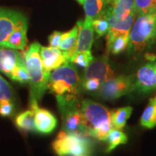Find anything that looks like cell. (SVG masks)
<instances>
[{
    "label": "cell",
    "instance_id": "cell-1",
    "mask_svg": "<svg viewBox=\"0 0 156 156\" xmlns=\"http://www.w3.org/2000/svg\"><path fill=\"white\" fill-rule=\"evenodd\" d=\"M81 79L73 62H67L50 73L48 89L57 103L80 101Z\"/></svg>",
    "mask_w": 156,
    "mask_h": 156
},
{
    "label": "cell",
    "instance_id": "cell-2",
    "mask_svg": "<svg viewBox=\"0 0 156 156\" xmlns=\"http://www.w3.org/2000/svg\"><path fill=\"white\" fill-rule=\"evenodd\" d=\"M80 111L88 136L106 141L112 131V112L106 107L89 99L82 101Z\"/></svg>",
    "mask_w": 156,
    "mask_h": 156
},
{
    "label": "cell",
    "instance_id": "cell-3",
    "mask_svg": "<svg viewBox=\"0 0 156 156\" xmlns=\"http://www.w3.org/2000/svg\"><path fill=\"white\" fill-rule=\"evenodd\" d=\"M41 47L39 43H33L24 54L25 66L30 77V101H40L48 89L51 73H47L43 65Z\"/></svg>",
    "mask_w": 156,
    "mask_h": 156
},
{
    "label": "cell",
    "instance_id": "cell-4",
    "mask_svg": "<svg viewBox=\"0 0 156 156\" xmlns=\"http://www.w3.org/2000/svg\"><path fill=\"white\" fill-rule=\"evenodd\" d=\"M156 43V12L138 15L129 34V54L140 56Z\"/></svg>",
    "mask_w": 156,
    "mask_h": 156
},
{
    "label": "cell",
    "instance_id": "cell-5",
    "mask_svg": "<svg viewBox=\"0 0 156 156\" xmlns=\"http://www.w3.org/2000/svg\"><path fill=\"white\" fill-rule=\"evenodd\" d=\"M54 151L58 156H91L92 142L87 136L69 134L62 130L52 143Z\"/></svg>",
    "mask_w": 156,
    "mask_h": 156
},
{
    "label": "cell",
    "instance_id": "cell-6",
    "mask_svg": "<svg viewBox=\"0 0 156 156\" xmlns=\"http://www.w3.org/2000/svg\"><path fill=\"white\" fill-rule=\"evenodd\" d=\"M80 101L57 103L62 115V130L69 134L88 137L80 111Z\"/></svg>",
    "mask_w": 156,
    "mask_h": 156
},
{
    "label": "cell",
    "instance_id": "cell-7",
    "mask_svg": "<svg viewBox=\"0 0 156 156\" xmlns=\"http://www.w3.org/2000/svg\"><path fill=\"white\" fill-rule=\"evenodd\" d=\"M133 76H120L101 84L98 95L104 100H114L128 94L134 89Z\"/></svg>",
    "mask_w": 156,
    "mask_h": 156
},
{
    "label": "cell",
    "instance_id": "cell-8",
    "mask_svg": "<svg viewBox=\"0 0 156 156\" xmlns=\"http://www.w3.org/2000/svg\"><path fill=\"white\" fill-rule=\"evenodd\" d=\"M93 78L99 80L101 83H106L114 78V71L109 64L108 54L93 58L84 72L81 82Z\"/></svg>",
    "mask_w": 156,
    "mask_h": 156
},
{
    "label": "cell",
    "instance_id": "cell-9",
    "mask_svg": "<svg viewBox=\"0 0 156 156\" xmlns=\"http://www.w3.org/2000/svg\"><path fill=\"white\" fill-rule=\"evenodd\" d=\"M25 19L23 13L0 7V47H4L10 34Z\"/></svg>",
    "mask_w": 156,
    "mask_h": 156
},
{
    "label": "cell",
    "instance_id": "cell-10",
    "mask_svg": "<svg viewBox=\"0 0 156 156\" xmlns=\"http://www.w3.org/2000/svg\"><path fill=\"white\" fill-rule=\"evenodd\" d=\"M134 89L142 93H149L156 89V63L146 64L140 68L134 80Z\"/></svg>",
    "mask_w": 156,
    "mask_h": 156
},
{
    "label": "cell",
    "instance_id": "cell-11",
    "mask_svg": "<svg viewBox=\"0 0 156 156\" xmlns=\"http://www.w3.org/2000/svg\"><path fill=\"white\" fill-rule=\"evenodd\" d=\"M30 108L35 111V125L37 131L44 134L53 132L57 125L56 117L46 109L39 108L36 101H30Z\"/></svg>",
    "mask_w": 156,
    "mask_h": 156
},
{
    "label": "cell",
    "instance_id": "cell-12",
    "mask_svg": "<svg viewBox=\"0 0 156 156\" xmlns=\"http://www.w3.org/2000/svg\"><path fill=\"white\" fill-rule=\"evenodd\" d=\"M25 64V58L17 50L0 47V72L11 78L13 70L17 65Z\"/></svg>",
    "mask_w": 156,
    "mask_h": 156
},
{
    "label": "cell",
    "instance_id": "cell-13",
    "mask_svg": "<svg viewBox=\"0 0 156 156\" xmlns=\"http://www.w3.org/2000/svg\"><path fill=\"white\" fill-rule=\"evenodd\" d=\"M77 25L79 28V33H78L76 54L83 51H90L93 43V36H94L93 20L85 17L84 21H78Z\"/></svg>",
    "mask_w": 156,
    "mask_h": 156
},
{
    "label": "cell",
    "instance_id": "cell-14",
    "mask_svg": "<svg viewBox=\"0 0 156 156\" xmlns=\"http://www.w3.org/2000/svg\"><path fill=\"white\" fill-rule=\"evenodd\" d=\"M41 56L43 65L47 73H51V71H53L68 62L62 51L58 48L51 46H41Z\"/></svg>",
    "mask_w": 156,
    "mask_h": 156
},
{
    "label": "cell",
    "instance_id": "cell-15",
    "mask_svg": "<svg viewBox=\"0 0 156 156\" xmlns=\"http://www.w3.org/2000/svg\"><path fill=\"white\" fill-rule=\"evenodd\" d=\"M103 17H104L108 22L110 28L108 32L116 35H121L130 34L136 15L134 12H132L126 18L122 19L108 13H104Z\"/></svg>",
    "mask_w": 156,
    "mask_h": 156
},
{
    "label": "cell",
    "instance_id": "cell-16",
    "mask_svg": "<svg viewBox=\"0 0 156 156\" xmlns=\"http://www.w3.org/2000/svg\"><path fill=\"white\" fill-rule=\"evenodd\" d=\"M78 33H79V28L76 25L73 29L67 32L63 33L62 35L58 48L63 51L68 62H72L74 56L77 52Z\"/></svg>",
    "mask_w": 156,
    "mask_h": 156
},
{
    "label": "cell",
    "instance_id": "cell-17",
    "mask_svg": "<svg viewBox=\"0 0 156 156\" xmlns=\"http://www.w3.org/2000/svg\"><path fill=\"white\" fill-rule=\"evenodd\" d=\"M28 19L20 24L7 38L4 47L15 50L24 49L27 46V30H28Z\"/></svg>",
    "mask_w": 156,
    "mask_h": 156
},
{
    "label": "cell",
    "instance_id": "cell-18",
    "mask_svg": "<svg viewBox=\"0 0 156 156\" xmlns=\"http://www.w3.org/2000/svg\"><path fill=\"white\" fill-rule=\"evenodd\" d=\"M134 0H108V6L104 13L124 19L134 12Z\"/></svg>",
    "mask_w": 156,
    "mask_h": 156
},
{
    "label": "cell",
    "instance_id": "cell-19",
    "mask_svg": "<svg viewBox=\"0 0 156 156\" xmlns=\"http://www.w3.org/2000/svg\"><path fill=\"white\" fill-rule=\"evenodd\" d=\"M81 5L86 17L93 20L103 16L108 6V0H83Z\"/></svg>",
    "mask_w": 156,
    "mask_h": 156
},
{
    "label": "cell",
    "instance_id": "cell-20",
    "mask_svg": "<svg viewBox=\"0 0 156 156\" xmlns=\"http://www.w3.org/2000/svg\"><path fill=\"white\" fill-rule=\"evenodd\" d=\"M140 124L144 127L153 129L156 126V97L151 99L140 119Z\"/></svg>",
    "mask_w": 156,
    "mask_h": 156
},
{
    "label": "cell",
    "instance_id": "cell-21",
    "mask_svg": "<svg viewBox=\"0 0 156 156\" xmlns=\"http://www.w3.org/2000/svg\"><path fill=\"white\" fill-rule=\"evenodd\" d=\"M15 123L17 127L25 131H34L35 125V111L33 108L28 109L20 114L15 119Z\"/></svg>",
    "mask_w": 156,
    "mask_h": 156
},
{
    "label": "cell",
    "instance_id": "cell-22",
    "mask_svg": "<svg viewBox=\"0 0 156 156\" xmlns=\"http://www.w3.org/2000/svg\"><path fill=\"white\" fill-rule=\"evenodd\" d=\"M132 112L131 106L123 107L112 112V122L114 129H122L125 126Z\"/></svg>",
    "mask_w": 156,
    "mask_h": 156
},
{
    "label": "cell",
    "instance_id": "cell-23",
    "mask_svg": "<svg viewBox=\"0 0 156 156\" xmlns=\"http://www.w3.org/2000/svg\"><path fill=\"white\" fill-rule=\"evenodd\" d=\"M127 136L122 130L112 129L106 140L108 142V147L106 149V152L110 153L119 145L126 144L127 142Z\"/></svg>",
    "mask_w": 156,
    "mask_h": 156
},
{
    "label": "cell",
    "instance_id": "cell-24",
    "mask_svg": "<svg viewBox=\"0 0 156 156\" xmlns=\"http://www.w3.org/2000/svg\"><path fill=\"white\" fill-rule=\"evenodd\" d=\"M129 43V34L118 35L108 46H106L107 52L119 54L128 47Z\"/></svg>",
    "mask_w": 156,
    "mask_h": 156
},
{
    "label": "cell",
    "instance_id": "cell-25",
    "mask_svg": "<svg viewBox=\"0 0 156 156\" xmlns=\"http://www.w3.org/2000/svg\"><path fill=\"white\" fill-rule=\"evenodd\" d=\"M134 11L136 16L156 12V0H134Z\"/></svg>",
    "mask_w": 156,
    "mask_h": 156
},
{
    "label": "cell",
    "instance_id": "cell-26",
    "mask_svg": "<svg viewBox=\"0 0 156 156\" xmlns=\"http://www.w3.org/2000/svg\"><path fill=\"white\" fill-rule=\"evenodd\" d=\"M14 93L9 83L0 75V103L4 101H13Z\"/></svg>",
    "mask_w": 156,
    "mask_h": 156
},
{
    "label": "cell",
    "instance_id": "cell-27",
    "mask_svg": "<svg viewBox=\"0 0 156 156\" xmlns=\"http://www.w3.org/2000/svg\"><path fill=\"white\" fill-rule=\"evenodd\" d=\"M10 79L20 83H26L30 82V77L25 64L17 65L13 70Z\"/></svg>",
    "mask_w": 156,
    "mask_h": 156
},
{
    "label": "cell",
    "instance_id": "cell-28",
    "mask_svg": "<svg viewBox=\"0 0 156 156\" xmlns=\"http://www.w3.org/2000/svg\"><path fill=\"white\" fill-rule=\"evenodd\" d=\"M91 51H83L77 53L74 56L72 62L80 67L86 68L93 60Z\"/></svg>",
    "mask_w": 156,
    "mask_h": 156
},
{
    "label": "cell",
    "instance_id": "cell-29",
    "mask_svg": "<svg viewBox=\"0 0 156 156\" xmlns=\"http://www.w3.org/2000/svg\"><path fill=\"white\" fill-rule=\"evenodd\" d=\"M93 26L98 35V37H101L106 34L109 30V24L108 20L104 17H99L93 20Z\"/></svg>",
    "mask_w": 156,
    "mask_h": 156
},
{
    "label": "cell",
    "instance_id": "cell-30",
    "mask_svg": "<svg viewBox=\"0 0 156 156\" xmlns=\"http://www.w3.org/2000/svg\"><path fill=\"white\" fill-rule=\"evenodd\" d=\"M101 82L99 80L93 78V79H89L87 80L81 82V85L84 89L90 92L93 91H97L100 88L101 85Z\"/></svg>",
    "mask_w": 156,
    "mask_h": 156
},
{
    "label": "cell",
    "instance_id": "cell-31",
    "mask_svg": "<svg viewBox=\"0 0 156 156\" xmlns=\"http://www.w3.org/2000/svg\"><path fill=\"white\" fill-rule=\"evenodd\" d=\"M14 112L13 101H4L0 103V115L2 116H9Z\"/></svg>",
    "mask_w": 156,
    "mask_h": 156
},
{
    "label": "cell",
    "instance_id": "cell-32",
    "mask_svg": "<svg viewBox=\"0 0 156 156\" xmlns=\"http://www.w3.org/2000/svg\"><path fill=\"white\" fill-rule=\"evenodd\" d=\"M62 33L60 31H54L51 34L48 36V43H49V46L54 48H58L61 41Z\"/></svg>",
    "mask_w": 156,
    "mask_h": 156
},
{
    "label": "cell",
    "instance_id": "cell-33",
    "mask_svg": "<svg viewBox=\"0 0 156 156\" xmlns=\"http://www.w3.org/2000/svg\"><path fill=\"white\" fill-rule=\"evenodd\" d=\"M145 57L146 59L151 62H154L156 59V55L153 53H146L145 54Z\"/></svg>",
    "mask_w": 156,
    "mask_h": 156
},
{
    "label": "cell",
    "instance_id": "cell-34",
    "mask_svg": "<svg viewBox=\"0 0 156 156\" xmlns=\"http://www.w3.org/2000/svg\"><path fill=\"white\" fill-rule=\"evenodd\" d=\"M77 1H78V2H79L80 4H81L82 2H83V0H77Z\"/></svg>",
    "mask_w": 156,
    "mask_h": 156
}]
</instances>
